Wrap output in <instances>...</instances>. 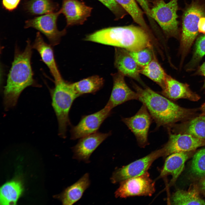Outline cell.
Returning <instances> with one entry per match:
<instances>
[{
  "mask_svg": "<svg viewBox=\"0 0 205 205\" xmlns=\"http://www.w3.org/2000/svg\"><path fill=\"white\" fill-rule=\"evenodd\" d=\"M155 191V182L150 178L147 172L120 182L115 195L116 198H121L137 196H150Z\"/></svg>",
  "mask_w": 205,
  "mask_h": 205,
  "instance_id": "9c48e42d",
  "label": "cell"
},
{
  "mask_svg": "<svg viewBox=\"0 0 205 205\" xmlns=\"http://www.w3.org/2000/svg\"><path fill=\"white\" fill-rule=\"evenodd\" d=\"M184 133L205 139V115L201 114L190 120L186 125Z\"/></svg>",
  "mask_w": 205,
  "mask_h": 205,
  "instance_id": "4316f807",
  "label": "cell"
},
{
  "mask_svg": "<svg viewBox=\"0 0 205 205\" xmlns=\"http://www.w3.org/2000/svg\"><path fill=\"white\" fill-rule=\"evenodd\" d=\"M142 8L144 13L150 19H151L150 6L149 0H136Z\"/></svg>",
  "mask_w": 205,
  "mask_h": 205,
  "instance_id": "d6a6232c",
  "label": "cell"
},
{
  "mask_svg": "<svg viewBox=\"0 0 205 205\" xmlns=\"http://www.w3.org/2000/svg\"><path fill=\"white\" fill-rule=\"evenodd\" d=\"M21 0H2V5L4 8L12 11L18 7Z\"/></svg>",
  "mask_w": 205,
  "mask_h": 205,
  "instance_id": "1f68e13d",
  "label": "cell"
},
{
  "mask_svg": "<svg viewBox=\"0 0 205 205\" xmlns=\"http://www.w3.org/2000/svg\"><path fill=\"white\" fill-rule=\"evenodd\" d=\"M204 55L205 34L199 37L197 40L193 56L186 66V69L188 70L193 69Z\"/></svg>",
  "mask_w": 205,
  "mask_h": 205,
  "instance_id": "f546056e",
  "label": "cell"
},
{
  "mask_svg": "<svg viewBox=\"0 0 205 205\" xmlns=\"http://www.w3.org/2000/svg\"><path fill=\"white\" fill-rule=\"evenodd\" d=\"M111 111L105 106L97 112L83 116L78 123L71 128V139L80 138L97 132L103 122L110 116Z\"/></svg>",
  "mask_w": 205,
  "mask_h": 205,
  "instance_id": "7c38bea8",
  "label": "cell"
},
{
  "mask_svg": "<svg viewBox=\"0 0 205 205\" xmlns=\"http://www.w3.org/2000/svg\"><path fill=\"white\" fill-rule=\"evenodd\" d=\"M132 84L138 94V100L147 107L157 128L170 126L191 116L195 112L193 109L180 106L146 85L142 88L134 83Z\"/></svg>",
  "mask_w": 205,
  "mask_h": 205,
  "instance_id": "7a4b0ae2",
  "label": "cell"
},
{
  "mask_svg": "<svg viewBox=\"0 0 205 205\" xmlns=\"http://www.w3.org/2000/svg\"><path fill=\"white\" fill-rule=\"evenodd\" d=\"M190 170L192 174L196 177L205 176V148L200 149L194 154Z\"/></svg>",
  "mask_w": 205,
  "mask_h": 205,
  "instance_id": "83f0119b",
  "label": "cell"
},
{
  "mask_svg": "<svg viewBox=\"0 0 205 205\" xmlns=\"http://www.w3.org/2000/svg\"><path fill=\"white\" fill-rule=\"evenodd\" d=\"M20 182L12 181L7 182L0 188V205H15L22 192Z\"/></svg>",
  "mask_w": 205,
  "mask_h": 205,
  "instance_id": "603a6c76",
  "label": "cell"
},
{
  "mask_svg": "<svg viewBox=\"0 0 205 205\" xmlns=\"http://www.w3.org/2000/svg\"><path fill=\"white\" fill-rule=\"evenodd\" d=\"M205 15V10L199 2H193L185 9L182 17L180 49L182 58L190 49L199 32L198 24Z\"/></svg>",
  "mask_w": 205,
  "mask_h": 205,
  "instance_id": "8992f818",
  "label": "cell"
},
{
  "mask_svg": "<svg viewBox=\"0 0 205 205\" xmlns=\"http://www.w3.org/2000/svg\"><path fill=\"white\" fill-rule=\"evenodd\" d=\"M32 46V48L38 52L42 60L48 67L54 79V82L62 79L55 61L52 46L45 42L39 32L36 33Z\"/></svg>",
  "mask_w": 205,
  "mask_h": 205,
  "instance_id": "ac0fdd59",
  "label": "cell"
},
{
  "mask_svg": "<svg viewBox=\"0 0 205 205\" xmlns=\"http://www.w3.org/2000/svg\"><path fill=\"white\" fill-rule=\"evenodd\" d=\"M61 13L59 11L36 17L26 21L25 28H32L44 34L52 46L58 45L62 37L66 34V30H59L58 29L57 22L58 17Z\"/></svg>",
  "mask_w": 205,
  "mask_h": 205,
  "instance_id": "52a82bcc",
  "label": "cell"
},
{
  "mask_svg": "<svg viewBox=\"0 0 205 205\" xmlns=\"http://www.w3.org/2000/svg\"><path fill=\"white\" fill-rule=\"evenodd\" d=\"M107 7L115 15L116 19L123 18L126 12L115 0H98Z\"/></svg>",
  "mask_w": 205,
  "mask_h": 205,
  "instance_id": "4dcf8cb0",
  "label": "cell"
},
{
  "mask_svg": "<svg viewBox=\"0 0 205 205\" xmlns=\"http://www.w3.org/2000/svg\"><path fill=\"white\" fill-rule=\"evenodd\" d=\"M198 186L194 184L187 190H178L172 195L171 202L175 205H205V201L200 196Z\"/></svg>",
  "mask_w": 205,
  "mask_h": 205,
  "instance_id": "44dd1931",
  "label": "cell"
},
{
  "mask_svg": "<svg viewBox=\"0 0 205 205\" xmlns=\"http://www.w3.org/2000/svg\"><path fill=\"white\" fill-rule=\"evenodd\" d=\"M139 26L149 31L144 17V11L139 7L136 0H115Z\"/></svg>",
  "mask_w": 205,
  "mask_h": 205,
  "instance_id": "d4e9b609",
  "label": "cell"
},
{
  "mask_svg": "<svg viewBox=\"0 0 205 205\" xmlns=\"http://www.w3.org/2000/svg\"><path fill=\"white\" fill-rule=\"evenodd\" d=\"M114 63L118 71L124 76L136 80L143 86L145 85L140 76L141 67L130 55L128 51L115 47Z\"/></svg>",
  "mask_w": 205,
  "mask_h": 205,
  "instance_id": "2e32d148",
  "label": "cell"
},
{
  "mask_svg": "<svg viewBox=\"0 0 205 205\" xmlns=\"http://www.w3.org/2000/svg\"><path fill=\"white\" fill-rule=\"evenodd\" d=\"M188 152L173 153L166 158L159 178L171 175L172 178L170 184L176 181L184 168L185 163L189 157Z\"/></svg>",
  "mask_w": 205,
  "mask_h": 205,
  "instance_id": "d6986e66",
  "label": "cell"
},
{
  "mask_svg": "<svg viewBox=\"0 0 205 205\" xmlns=\"http://www.w3.org/2000/svg\"><path fill=\"white\" fill-rule=\"evenodd\" d=\"M90 184L89 175L86 173L77 182L66 188L59 196L63 205H71L81 197Z\"/></svg>",
  "mask_w": 205,
  "mask_h": 205,
  "instance_id": "ffe728a7",
  "label": "cell"
},
{
  "mask_svg": "<svg viewBox=\"0 0 205 205\" xmlns=\"http://www.w3.org/2000/svg\"><path fill=\"white\" fill-rule=\"evenodd\" d=\"M168 129V140L162 147L164 156L176 153L190 152L205 146V139L199 138L186 133H175Z\"/></svg>",
  "mask_w": 205,
  "mask_h": 205,
  "instance_id": "8fae6325",
  "label": "cell"
},
{
  "mask_svg": "<svg viewBox=\"0 0 205 205\" xmlns=\"http://www.w3.org/2000/svg\"><path fill=\"white\" fill-rule=\"evenodd\" d=\"M198 73L203 76L205 78V81L204 87L205 89V62L199 67L198 71Z\"/></svg>",
  "mask_w": 205,
  "mask_h": 205,
  "instance_id": "d590c367",
  "label": "cell"
},
{
  "mask_svg": "<svg viewBox=\"0 0 205 205\" xmlns=\"http://www.w3.org/2000/svg\"><path fill=\"white\" fill-rule=\"evenodd\" d=\"M161 93L171 100L184 99L196 101L200 98L198 95L191 91L187 84L179 82L168 75Z\"/></svg>",
  "mask_w": 205,
  "mask_h": 205,
  "instance_id": "e0dca14e",
  "label": "cell"
},
{
  "mask_svg": "<svg viewBox=\"0 0 205 205\" xmlns=\"http://www.w3.org/2000/svg\"><path fill=\"white\" fill-rule=\"evenodd\" d=\"M111 134L110 132L102 133L97 132L80 138L73 148V158L89 163L92 153Z\"/></svg>",
  "mask_w": 205,
  "mask_h": 205,
  "instance_id": "9a60e30c",
  "label": "cell"
},
{
  "mask_svg": "<svg viewBox=\"0 0 205 205\" xmlns=\"http://www.w3.org/2000/svg\"><path fill=\"white\" fill-rule=\"evenodd\" d=\"M128 52L141 67L148 64L153 59L155 54L153 46L146 47L137 51Z\"/></svg>",
  "mask_w": 205,
  "mask_h": 205,
  "instance_id": "f1b7e54d",
  "label": "cell"
},
{
  "mask_svg": "<svg viewBox=\"0 0 205 205\" xmlns=\"http://www.w3.org/2000/svg\"><path fill=\"white\" fill-rule=\"evenodd\" d=\"M164 156L163 149L154 151L147 155L122 167L116 169L111 178L115 183L138 176L147 172L153 163L157 159Z\"/></svg>",
  "mask_w": 205,
  "mask_h": 205,
  "instance_id": "ba28073f",
  "label": "cell"
},
{
  "mask_svg": "<svg viewBox=\"0 0 205 205\" xmlns=\"http://www.w3.org/2000/svg\"><path fill=\"white\" fill-rule=\"evenodd\" d=\"M51 0H30L25 5L26 9L34 15H44L56 11L58 6Z\"/></svg>",
  "mask_w": 205,
  "mask_h": 205,
  "instance_id": "484cf974",
  "label": "cell"
},
{
  "mask_svg": "<svg viewBox=\"0 0 205 205\" xmlns=\"http://www.w3.org/2000/svg\"><path fill=\"white\" fill-rule=\"evenodd\" d=\"M153 120L147 107L144 104L134 116L122 119V121L134 135L139 146L142 147L148 144V132Z\"/></svg>",
  "mask_w": 205,
  "mask_h": 205,
  "instance_id": "30bf717a",
  "label": "cell"
},
{
  "mask_svg": "<svg viewBox=\"0 0 205 205\" xmlns=\"http://www.w3.org/2000/svg\"><path fill=\"white\" fill-rule=\"evenodd\" d=\"M32 46L29 40L24 50L15 48L14 60L3 91V104L7 110L16 104L22 92L26 87L38 86L33 78L31 60Z\"/></svg>",
  "mask_w": 205,
  "mask_h": 205,
  "instance_id": "6da1fadb",
  "label": "cell"
},
{
  "mask_svg": "<svg viewBox=\"0 0 205 205\" xmlns=\"http://www.w3.org/2000/svg\"><path fill=\"white\" fill-rule=\"evenodd\" d=\"M85 40L135 51L153 46L149 31L134 25L111 27L87 35Z\"/></svg>",
  "mask_w": 205,
  "mask_h": 205,
  "instance_id": "3957f363",
  "label": "cell"
},
{
  "mask_svg": "<svg viewBox=\"0 0 205 205\" xmlns=\"http://www.w3.org/2000/svg\"><path fill=\"white\" fill-rule=\"evenodd\" d=\"M178 1L171 0L166 3L164 0H156L151 8V19L157 22L168 38L178 36Z\"/></svg>",
  "mask_w": 205,
  "mask_h": 205,
  "instance_id": "5b68a950",
  "label": "cell"
},
{
  "mask_svg": "<svg viewBox=\"0 0 205 205\" xmlns=\"http://www.w3.org/2000/svg\"><path fill=\"white\" fill-rule=\"evenodd\" d=\"M104 80L98 75H94L72 83L75 92L79 96L83 94L94 93L102 87Z\"/></svg>",
  "mask_w": 205,
  "mask_h": 205,
  "instance_id": "cb8c5ba5",
  "label": "cell"
},
{
  "mask_svg": "<svg viewBox=\"0 0 205 205\" xmlns=\"http://www.w3.org/2000/svg\"><path fill=\"white\" fill-rule=\"evenodd\" d=\"M93 8L79 0H63L61 13L65 17L67 26L81 25L91 16Z\"/></svg>",
  "mask_w": 205,
  "mask_h": 205,
  "instance_id": "5bb4252c",
  "label": "cell"
},
{
  "mask_svg": "<svg viewBox=\"0 0 205 205\" xmlns=\"http://www.w3.org/2000/svg\"><path fill=\"white\" fill-rule=\"evenodd\" d=\"M202 111V114L205 115V102L201 106L200 108Z\"/></svg>",
  "mask_w": 205,
  "mask_h": 205,
  "instance_id": "8d00e7d4",
  "label": "cell"
},
{
  "mask_svg": "<svg viewBox=\"0 0 205 205\" xmlns=\"http://www.w3.org/2000/svg\"><path fill=\"white\" fill-rule=\"evenodd\" d=\"M54 83V87L50 91L52 105L58 121V134L65 138L67 126L70 124V110L74 101L79 96L74 90L72 83L63 79Z\"/></svg>",
  "mask_w": 205,
  "mask_h": 205,
  "instance_id": "277c9868",
  "label": "cell"
},
{
  "mask_svg": "<svg viewBox=\"0 0 205 205\" xmlns=\"http://www.w3.org/2000/svg\"><path fill=\"white\" fill-rule=\"evenodd\" d=\"M199 32L205 34V17H202L200 19L198 24Z\"/></svg>",
  "mask_w": 205,
  "mask_h": 205,
  "instance_id": "836d02e7",
  "label": "cell"
},
{
  "mask_svg": "<svg viewBox=\"0 0 205 205\" xmlns=\"http://www.w3.org/2000/svg\"><path fill=\"white\" fill-rule=\"evenodd\" d=\"M200 190L205 197V176L200 180L198 186Z\"/></svg>",
  "mask_w": 205,
  "mask_h": 205,
  "instance_id": "e575fe53",
  "label": "cell"
},
{
  "mask_svg": "<svg viewBox=\"0 0 205 205\" xmlns=\"http://www.w3.org/2000/svg\"><path fill=\"white\" fill-rule=\"evenodd\" d=\"M113 85L109 99L105 106L112 110L116 106L133 100H138L136 92L132 90L125 80V76L118 71L112 74Z\"/></svg>",
  "mask_w": 205,
  "mask_h": 205,
  "instance_id": "4fadbf2b",
  "label": "cell"
},
{
  "mask_svg": "<svg viewBox=\"0 0 205 205\" xmlns=\"http://www.w3.org/2000/svg\"><path fill=\"white\" fill-rule=\"evenodd\" d=\"M140 73L155 83L162 89L164 88L168 75L159 62L155 54L148 64L141 67Z\"/></svg>",
  "mask_w": 205,
  "mask_h": 205,
  "instance_id": "7402d4cb",
  "label": "cell"
}]
</instances>
